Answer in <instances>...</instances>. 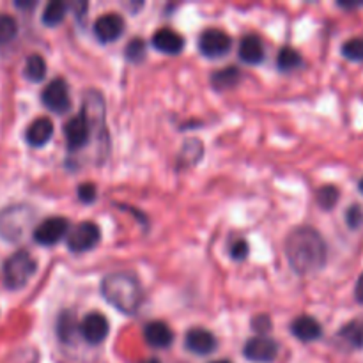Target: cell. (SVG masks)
I'll return each instance as SVG.
<instances>
[{
	"label": "cell",
	"instance_id": "6da1fadb",
	"mask_svg": "<svg viewBox=\"0 0 363 363\" xmlns=\"http://www.w3.org/2000/svg\"><path fill=\"white\" fill-rule=\"evenodd\" d=\"M286 255L298 275H311L325 266L326 245L321 234L312 227H298L287 236Z\"/></svg>",
	"mask_w": 363,
	"mask_h": 363
},
{
	"label": "cell",
	"instance_id": "7a4b0ae2",
	"mask_svg": "<svg viewBox=\"0 0 363 363\" xmlns=\"http://www.w3.org/2000/svg\"><path fill=\"white\" fill-rule=\"evenodd\" d=\"M101 293L113 308L126 315L135 314L144 300L140 282L137 277L126 272H116L105 277L101 282Z\"/></svg>",
	"mask_w": 363,
	"mask_h": 363
},
{
	"label": "cell",
	"instance_id": "3957f363",
	"mask_svg": "<svg viewBox=\"0 0 363 363\" xmlns=\"http://www.w3.org/2000/svg\"><path fill=\"white\" fill-rule=\"evenodd\" d=\"M34 209L27 204L7 206L0 211V238L9 243H16L27 234L34 223Z\"/></svg>",
	"mask_w": 363,
	"mask_h": 363
},
{
	"label": "cell",
	"instance_id": "277c9868",
	"mask_svg": "<svg viewBox=\"0 0 363 363\" xmlns=\"http://www.w3.org/2000/svg\"><path fill=\"white\" fill-rule=\"evenodd\" d=\"M35 268H38V262L34 261V257L27 250L14 252L2 266L4 286L13 291L21 289L32 279Z\"/></svg>",
	"mask_w": 363,
	"mask_h": 363
},
{
	"label": "cell",
	"instance_id": "5b68a950",
	"mask_svg": "<svg viewBox=\"0 0 363 363\" xmlns=\"http://www.w3.org/2000/svg\"><path fill=\"white\" fill-rule=\"evenodd\" d=\"M101 240V230L94 222H80L67 234V248L73 254L89 252Z\"/></svg>",
	"mask_w": 363,
	"mask_h": 363
},
{
	"label": "cell",
	"instance_id": "8992f818",
	"mask_svg": "<svg viewBox=\"0 0 363 363\" xmlns=\"http://www.w3.org/2000/svg\"><path fill=\"white\" fill-rule=\"evenodd\" d=\"M69 234V222L62 216H52L39 223L34 229V241L43 245V247H52V245L59 243L64 236Z\"/></svg>",
	"mask_w": 363,
	"mask_h": 363
},
{
	"label": "cell",
	"instance_id": "52a82bcc",
	"mask_svg": "<svg viewBox=\"0 0 363 363\" xmlns=\"http://www.w3.org/2000/svg\"><path fill=\"white\" fill-rule=\"evenodd\" d=\"M230 46H233V39L227 32L220 30V28H206L199 38L201 53L209 59H218V57L227 55Z\"/></svg>",
	"mask_w": 363,
	"mask_h": 363
},
{
	"label": "cell",
	"instance_id": "ba28073f",
	"mask_svg": "<svg viewBox=\"0 0 363 363\" xmlns=\"http://www.w3.org/2000/svg\"><path fill=\"white\" fill-rule=\"evenodd\" d=\"M41 99L48 110L55 113H66L71 108L69 89L64 78H55L50 82L41 92Z\"/></svg>",
	"mask_w": 363,
	"mask_h": 363
},
{
	"label": "cell",
	"instance_id": "9c48e42d",
	"mask_svg": "<svg viewBox=\"0 0 363 363\" xmlns=\"http://www.w3.org/2000/svg\"><path fill=\"white\" fill-rule=\"evenodd\" d=\"M92 124L89 121V117L85 116V112L82 110L78 116H73L66 124H64V135H66L67 147L71 151H78V149L84 147L89 142L91 137Z\"/></svg>",
	"mask_w": 363,
	"mask_h": 363
},
{
	"label": "cell",
	"instance_id": "30bf717a",
	"mask_svg": "<svg viewBox=\"0 0 363 363\" xmlns=\"http://www.w3.org/2000/svg\"><path fill=\"white\" fill-rule=\"evenodd\" d=\"M108 319L99 312H91L84 318L80 325V333L89 344H101L108 337Z\"/></svg>",
	"mask_w": 363,
	"mask_h": 363
},
{
	"label": "cell",
	"instance_id": "8fae6325",
	"mask_svg": "<svg viewBox=\"0 0 363 363\" xmlns=\"http://www.w3.org/2000/svg\"><path fill=\"white\" fill-rule=\"evenodd\" d=\"M279 354V344L266 337H255L250 339L245 346V357L250 362L257 363H269L273 362Z\"/></svg>",
	"mask_w": 363,
	"mask_h": 363
},
{
	"label": "cell",
	"instance_id": "7c38bea8",
	"mask_svg": "<svg viewBox=\"0 0 363 363\" xmlns=\"http://www.w3.org/2000/svg\"><path fill=\"white\" fill-rule=\"evenodd\" d=\"M124 32V20L117 13H106L94 23V34L101 43H112Z\"/></svg>",
	"mask_w": 363,
	"mask_h": 363
},
{
	"label": "cell",
	"instance_id": "4fadbf2b",
	"mask_svg": "<svg viewBox=\"0 0 363 363\" xmlns=\"http://www.w3.org/2000/svg\"><path fill=\"white\" fill-rule=\"evenodd\" d=\"M151 43L158 52L169 53V55H177V53L184 48L183 35L177 34L176 30H172V28L169 27H163L160 28V30H156L155 34H152Z\"/></svg>",
	"mask_w": 363,
	"mask_h": 363
},
{
	"label": "cell",
	"instance_id": "5bb4252c",
	"mask_svg": "<svg viewBox=\"0 0 363 363\" xmlns=\"http://www.w3.org/2000/svg\"><path fill=\"white\" fill-rule=\"evenodd\" d=\"M186 347L195 354H204L213 353L216 350V339L209 330L204 328H194L186 333Z\"/></svg>",
	"mask_w": 363,
	"mask_h": 363
},
{
	"label": "cell",
	"instance_id": "9a60e30c",
	"mask_svg": "<svg viewBox=\"0 0 363 363\" xmlns=\"http://www.w3.org/2000/svg\"><path fill=\"white\" fill-rule=\"evenodd\" d=\"M144 339L149 346L163 350V347H169L174 342V332L167 323L151 321L145 325Z\"/></svg>",
	"mask_w": 363,
	"mask_h": 363
},
{
	"label": "cell",
	"instance_id": "2e32d148",
	"mask_svg": "<svg viewBox=\"0 0 363 363\" xmlns=\"http://www.w3.org/2000/svg\"><path fill=\"white\" fill-rule=\"evenodd\" d=\"M53 135V123L48 117H39V119L32 121L28 124L27 131H25V140L34 147H41L46 142L52 138Z\"/></svg>",
	"mask_w": 363,
	"mask_h": 363
},
{
	"label": "cell",
	"instance_id": "e0dca14e",
	"mask_svg": "<svg viewBox=\"0 0 363 363\" xmlns=\"http://www.w3.org/2000/svg\"><path fill=\"white\" fill-rule=\"evenodd\" d=\"M291 332L296 339L303 340V342H312L323 335L321 325L312 315H300L298 319H294L293 325H291Z\"/></svg>",
	"mask_w": 363,
	"mask_h": 363
},
{
	"label": "cell",
	"instance_id": "ac0fdd59",
	"mask_svg": "<svg viewBox=\"0 0 363 363\" xmlns=\"http://www.w3.org/2000/svg\"><path fill=\"white\" fill-rule=\"evenodd\" d=\"M240 59L247 64H259L264 59V45L257 35H245L240 43Z\"/></svg>",
	"mask_w": 363,
	"mask_h": 363
},
{
	"label": "cell",
	"instance_id": "d6986e66",
	"mask_svg": "<svg viewBox=\"0 0 363 363\" xmlns=\"http://www.w3.org/2000/svg\"><path fill=\"white\" fill-rule=\"evenodd\" d=\"M240 80H241L240 69L230 66V67H225V69L215 71L211 77V85L216 89V91H225V89L236 87Z\"/></svg>",
	"mask_w": 363,
	"mask_h": 363
},
{
	"label": "cell",
	"instance_id": "ffe728a7",
	"mask_svg": "<svg viewBox=\"0 0 363 363\" xmlns=\"http://www.w3.org/2000/svg\"><path fill=\"white\" fill-rule=\"evenodd\" d=\"M66 4L60 2V0H52V2L46 4L45 11H43V23L48 25V27H55L66 18Z\"/></svg>",
	"mask_w": 363,
	"mask_h": 363
},
{
	"label": "cell",
	"instance_id": "44dd1931",
	"mask_svg": "<svg viewBox=\"0 0 363 363\" xmlns=\"http://www.w3.org/2000/svg\"><path fill=\"white\" fill-rule=\"evenodd\" d=\"M23 73L30 82H41L46 74L45 59H43L41 55H38V53H32V55H28L27 62H25Z\"/></svg>",
	"mask_w": 363,
	"mask_h": 363
},
{
	"label": "cell",
	"instance_id": "7402d4cb",
	"mask_svg": "<svg viewBox=\"0 0 363 363\" xmlns=\"http://www.w3.org/2000/svg\"><path fill=\"white\" fill-rule=\"evenodd\" d=\"M74 332H77V321L71 312H64L60 314L59 321H57V335L62 342H71Z\"/></svg>",
	"mask_w": 363,
	"mask_h": 363
},
{
	"label": "cell",
	"instance_id": "603a6c76",
	"mask_svg": "<svg viewBox=\"0 0 363 363\" xmlns=\"http://www.w3.org/2000/svg\"><path fill=\"white\" fill-rule=\"evenodd\" d=\"M277 64H279V69L282 71L294 69V67H298L301 64L300 52L294 50L293 46H284L279 52V57H277Z\"/></svg>",
	"mask_w": 363,
	"mask_h": 363
},
{
	"label": "cell",
	"instance_id": "cb8c5ba5",
	"mask_svg": "<svg viewBox=\"0 0 363 363\" xmlns=\"http://www.w3.org/2000/svg\"><path fill=\"white\" fill-rule=\"evenodd\" d=\"M340 337L353 347H363V323L353 321L346 325V328L340 332Z\"/></svg>",
	"mask_w": 363,
	"mask_h": 363
},
{
	"label": "cell",
	"instance_id": "d4e9b609",
	"mask_svg": "<svg viewBox=\"0 0 363 363\" xmlns=\"http://www.w3.org/2000/svg\"><path fill=\"white\" fill-rule=\"evenodd\" d=\"M18 23L11 14L0 13V45H6L16 35Z\"/></svg>",
	"mask_w": 363,
	"mask_h": 363
},
{
	"label": "cell",
	"instance_id": "484cf974",
	"mask_svg": "<svg viewBox=\"0 0 363 363\" xmlns=\"http://www.w3.org/2000/svg\"><path fill=\"white\" fill-rule=\"evenodd\" d=\"M342 55L354 62H363V38L347 39L342 46Z\"/></svg>",
	"mask_w": 363,
	"mask_h": 363
},
{
	"label": "cell",
	"instance_id": "4316f807",
	"mask_svg": "<svg viewBox=\"0 0 363 363\" xmlns=\"http://www.w3.org/2000/svg\"><path fill=\"white\" fill-rule=\"evenodd\" d=\"M339 201V190L332 184H326V186L319 188L318 191V202L323 209H332L333 206Z\"/></svg>",
	"mask_w": 363,
	"mask_h": 363
},
{
	"label": "cell",
	"instance_id": "83f0119b",
	"mask_svg": "<svg viewBox=\"0 0 363 363\" xmlns=\"http://www.w3.org/2000/svg\"><path fill=\"white\" fill-rule=\"evenodd\" d=\"M124 55L131 62H140L145 55V41L142 38H133L128 43L126 50H124Z\"/></svg>",
	"mask_w": 363,
	"mask_h": 363
},
{
	"label": "cell",
	"instance_id": "f1b7e54d",
	"mask_svg": "<svg viewBox=\"0 0 363 363\" xmlns=\"http://www.w3.org/2000/svg\"><path fill=\"white\" fill-rule=\"evenodd\" d=\"M347 225L351 229H358V227L363 225V208L362 206H351L346 213Z\"/></svg>",
	"mask_w": 363,
	"mask_h": 363
},
{
	"label": "cell",
	"instance_id": "f546056e",
	"mask_svg": "<svg viewBox=\"0 0 363 363\" xmlns=\"http://www.w3.org/2000/svg\"><path fill=\"white\" fill-rule=\"evenodd\" d=\"M229 252H230V257H233L234 261H243V259H247V255H248L247 241L236 240L233 245H230Z\"/></svg>",
	"mask_w": 363,
	"mask_h": 363
},
{
	"label": "cell",
	"instance_id": "4dcf8cb0",
	"mask_svg": "<svg viewBox=\"0 0 363 363\" xmlns=\"http://www.w3.org/2000/svg\"><path fill=\"white\" fill-rule=\"evenodd\" d=\"M96 195H98V190H96V186L92 183H84L78 186V199H80L82 202H85V204L94 202Z\"/></svg>",
	"mask_w": 363,
	"mask_h": 363
},
{
	"label": "cell",
	"instance_id": "1f68e13d",
	"mask_svg": "<svg viewBox=\"0 0 363 363\" xmlns=\"http://www.w3.org/2000/svg\"><path fill=\"white\" fill-rule=\"evenodd\" d=\"M252 328L259 333H266L272 328V321H269L268 315H257V318L252 321Z\"/></svg>",
	"mask_w": 363,
	"mask_h": 363
},
{
	"label": "cell",
	"instance_id": "d6a6232c",
	"mask_svg": "<svg viewBox=\"0 0 363 363\" xmlns=\"http://www.w3.org/2000/svg\"><path fill=\"white\" fill-rule=\"evenodd\" d=\"M354 296H357L358 303H363V273L360 279H358L357 287H354Z\"/></svg>",
	"mask_w": 363,
	"mask_h": 363
},
{
	"label": "cell",
	"instance_id": "836d02e7",
	"mask_svg": "<svg viewBox=\"0 0 363 363\" xmlns=\"http://www.w3.org/2000/svg\"><path fill=\"white\" fill-rule=\"evenodd\" d=\"M144 363H162L158 360V358H151V360H145Z\"/></svg>",
	"mask_w": 363,
	"mask_h": 363
},
{
	"label": "cell",
	"instance_id": "e575fe53",
	"mask_svg": "<svg viewBox=\"0 0 363 363\" xmlns=\"http://www.w3.org/2000/svg\"><path fill=\"white\" fill-rule=\"evenodd\" d=\"M213 363H230V362H227V360H218V362H213Z\"/></svg>",
	"mask_w": 363,
	"mask_h": 363
},
{
	"label": "cell",
	"instance_id": "d590c367",
	"mask_svg": "<svg viewBox=\"0 0 363 363\" xmlns=\"http://www.w3.org/2000/svg\"><path fill=\"white\" fill-rule=\"evenodd\" d=\"M360 190H362V194H363V179L360 181Z\"/></svg>",
	"mask_w": 363,
	"mask_h": 363
}]
</instances>
